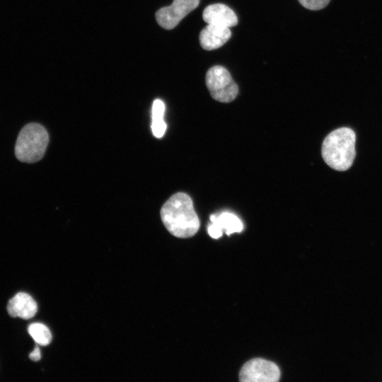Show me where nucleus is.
<instances>
[{
  "instance_id": "1",
  "label": "nucleus",
  "mask_w": 382,
  "mask_h": 382,
  "mask_svg": "<svg viewBox=\"0 0 382 382\" xmlns=\"http://www.w3.org/2000/svg\"><path fill=\"white\" fill-rule=\"evenodd\" d=\"M161 220L166 229L181 238L195 235L200 226L192 199L184 192L172 195L161 209Z\"/></svg>"
},
{
  "instance_id": "2",
  "label": "nucleus",
  "mask_w": 382,
  "mask_h": 382,
  "mask_svg": "<svg viewBox=\"0 0 382 382\" xmlns=\"http://www.w3.org/2000/svg\"><path fill=\"white\" fill-rule=\"evenodd\" d=\"M354 132L349 127H341L331 132L324 139L321 154L324 161L338 171L348 170L355 158Z\"/></svg>"
},
{
  "instance_id": "3",
  "label": "nucleus",
  "mask_w": 382,
  "mask_h": 382,
  "mask_svg": "<svg viewBox=\"0 0 382 382\" xmlns=\"http://www.w3.org/2000/svg\"><path fill=\"white\" fill-rule=\"evenodd\" d=\"M48 142L45 128L37 123H29L18 134L15 146L16 156L21 162L35 163L43 157Z\"/></svg>"
},
{
  "instance_id": "4",
  "label": "nucleus",
  "mask_w": 382,
  "mask_h": 382,
  "mask_svg": "<svg viewBox=\"0 0 382 382\" xmlns=\"http://www.w3.org/2000/svg\"><path fill=\"white\" fill-rule=\"evenodd\" d=\"M206 86L211 96L221 103L233 101L238 93V86L228 71L219 65L214 66L207 71Z\"/></svg>"
},
{
  "instance_id": "5",
  "label": "nucleus",
  "mask_w": 382,
  "mask_h": 382,
  "mask_svg": "<svg viewBox=\"0 0 382 382\" xmlns=\"http://www.w3.org/2000/svg\"><path fill=\"white\" fill-rule=\"evenodd\" d=\"M280 378V370L273 362L255 358L247 361L239 373L242 382H277Z\"/></svg>"
},
{
  "instance_id": "6",
  "label": "nucleus",
  "mask_w": 382,
  "mask_h": 382,
  "mask_svg": "<svg viewBox=\"0 0 382 382\" xmlns=\"http://www.w3.org/2000/svg\"><path fill=\"white\" fill-rule=\"evenodd\" d=\"M199 4V0H173L170 6L163 7L156 12V21L162 28L173 29Z\"/></svg>"
},
{
  "instance_id": "7",
  "label": "nucleus",
  "mask_w": 382,
  "mask_h": 382,
  "mask_svg": "<svg viewBox=\"0 0 382 382\" xmlns=\"http://www.w3.org/2000/svg\"><path fill=\"white\" fill-rule=\"evenodd\" d=\"M212 224L208 226L207 231L213 238H219L222 236L223 231L230 236L233 233L242 231L243 225L240 219L235 214L225 212L220 214L210 216Z\"/></svg>"
},
{
  "instance_id": "8",
  "label": "nucleus",
  "mask_w": 382,
  "mask_h": 382,
  "mask_svg": "<svg viewBox=\"0 0 382 382\" xmlns=\"http://www.w3.org/2000/svg\"><path fill=\"white\" fill-rule=\"evenodd\" d=\"M202 18L207 24H214L228 28L236 25L238 18L235 12L223 4L207 6L202 13Z\"/></svg>"
},
{
  "instance_id": "9",
  "label": "nucleus",
  "mask_w": 382,
  "mask_h": 382,
  "mask_svg": "<svg viewBox=\"0 0 382 382\" xmlns=\"http://www.w3.org/2000/svg\"><path fill=\"white\" fill-rule=\"evenodd\" d=\"M231 35L229 28L207 24L199 33V43L206 50H212L224 45Z\"/></svg>"
},
{
  "instance_id": "10",
  "label": "nucleus",
  "mask_w": 382,
  "mask_h": 382,
  "mask_svg": "<svg viewBox=\"0 0 382 382\" xmlns=\"http://www.w3.org/2000/svg\"><path fill=\"white\" fill-rule=\"evenodd\" d=\"M7 311L12 317L27 320L36 314L37 306L29 294L19 292L8 301Z\"/></svg>"
},
{
  "instance_id": "11",
  "label": "nucleus",
  "mask_w": 382,
  "mask_h": 382,
  "mask_svg": "<svg viewBox=\"0 0 382 382\" xmlns=\"http://www.w3.org/2000/svg\"><path fill=\"white\" fill-rule=\"evenodd\" d=\"M165 104L160 99H156L152 105L151 130L156 138H161L166 130L167 125L163 120Z\"/></svg>"
},
{
  "instance_id": "12",
  "label": "nucleus",
  "mask_w": 382,
  "mask_h": 382,
  "mask_svg": "<svg viewBox=\"0 0 382 382\" xmlns=\"http://www.w3.org/2000/svg\"><path fill=\"white\" fill-rule=\"evenodd\" d=\"M28 331L35 342L41 346L48 345L52 340V334L47 326L40 323L30 324Z\"/></svg>"
},
{
  "instance_id": "13",
  "label": "nucleus",
  "mask_w": 382,
  "mask_h": 382,
  "mask_svg": "<svg viewBox=\"0 0 382 382\" xmlns=\"http://www.w3.org/2000/svg\"><path fill=\"white\" fill-rule=\"evenodd\" d=\"M330 0H299L300 4L309 10H320L325 8Z\"/></svg>"
},
{
  "instance_id": "14",
  "label": "nucleus",
  "mask_w": 382,
  "mask_h": 382,
  "mask_svg": "<svg viewBox=\"0 0 382 382\" xmlns=\"http://www.w3.org/2000/svg\"><path fill=\"white\" fill-rule=\"evenodd\" d=\"M29 358L35 361H39L41 359V352L39 347L36 345L34 350L29 354Z\"/></svg>"
}]
</instances>
